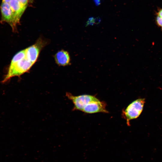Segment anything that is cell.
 I'll use <instances>...</instances> for the list:
<instances>
[{"mask_svg": "<svg viewBox=\"0 0 162 162\" xmlns=\"http://www.w3.org/2000/svg\"><path fill=\"white\" fill-rule=\"evenodd\" d=\"M9 4L13 13L14 24L16 28L17 25L20 22V18L26 8L21 5L18 0H11Z\"/></svg>", "mask_w": 162, "mask_h": 162, "instance_id": "8992f818", "label": "cell"}, {"mask_svg": "<svg viewBox=\"0 0 162 162\" xmlns=\"http://www.w3.org/2000/svg\"><path fill=\"white\" fill-rule=\"evenodd\" d=\"M95 20V19H94L93 18H90L88 21L87 24V25H92L94 23Z\"/></svg>", "mask_w": 162, "mask_h": 162, "instance_id": "8fae6325", "label": "cell"}, {"mask_svg": "<svg viewBox=\"0 0 162 162\" xmlns=\"http://www.w3.org/2000/svg\"><path fill=\"white\" fill-rule=\"evenodd\" d=\"M145 98H139L130 104L123 112L124 118L128 125H130V121L137 118L143 110L145 103Z\"/></svg>", "mask_w": 162, "mask_h": 162, "instance_id": "3957f363", "label": "cell"}, {"mask_svg": "<svg viewBox=\"0 0 162 162\" xmlns=\"http://www.w3.org/2000/svg\"><path fill=\"white\" fill-rule=\"evenodd\" d=\"M32 0H28L29 2H30L32 1Z\"/></svg>", "mask_w": 162, "mask_h": 162, "instance_id": "5bb4252c", "label": "cell"}, {"mask_svg": "<svg viewBox=\"0 0 162 162\" xmlns=\"http://www.w3.org/2000/svg\"><path fill=\"white\" fill-rule=\"evenodd\" d=\"M95 2L97 3V4L99 3V0H94Z\"/></svg>", "mask_w": 162, "mask_h": 162, "instance_id": "4fadbf2b", "label": "cell"}, {"mask_svg": "<svg viewBox=\"0 0 162 162\" xmlns=\"http://www.w3.org/2000/svg\"><path fill=\"white\" fill-rule=\"evenodd\" d=\"M11 0H2V2H4L9 3Z\"/></svg>", "mask_w": 162, "mask_h": 162, "instance_id": "7c38bea8", "label": "cell"}, {"mask_svg": "<svg viewBox=\"0 0 162 162\" xmlns=\"http://www.w3.org/2000/svg\"><path fill=\"white\" fill-rule=\"evenodd\" d=\"M1 22L8 23L11 26L13 30H15L13 14L9 3L2 2L1 5Z\"/></svg>", "mask_w": 162, "mask_h": 162, "instance_id": "5b68a950", "label": "cell"}, {"mask_svg": "<svg viewBox=\"0 0 162 162\" xmlns=\"http://www.w3.org/2000/svg\"><path fill=\"white\" fill-rule=\"evenodd\" d=\"M33 64L26 56L16 62H10L7 74L2 82H6L13 77L20 76L28 72Z\"/></svg>", "mask_w": 162, "mask_h": 162, "instance_id": "7a4b0ae2", "label": "cell"}, {"mask_svg": "<svg viewBox=\"0 0 162 162\" xmlns=\"http://www.w3.org/2000/svg\"><path fill=\"white\" fill-rule=\"evenodd\" d=\"M47 43L44 39L39 38L34 44L26 48V56L28 59L34 64L37 61L40 51Z\"/></svg>", "mask_w": 162, "mask_h": 162, "instance_id": "277c9868", "label": "cell"}, {"mask_svg": "<svg viewBox=\"0 0 162 162\" xmlns=\"http://www.w3.org/2000/svg\"><path fill=\"white\" fill-rule=\"evenodd\" d=\"M18 1L23 7L26 8L29 2L28 0H18Z\"/></svg>", "mask_w": 162, "mask_h": 162, "instance_id": "9c48e42d", "label": "cell"}, {"mask_svg": "<svg viewBox=\"0 0 162 162\" xmlns=\"http://www.w3.org/2000/svg\"><path fill=\"white\" fill-rule=\"evenodd\" d=\"M66 96L74 104L73 110H79L87 113H107L106 104L94 96L88 94L74 96L67 92Z\"/></svg>", "mask_w": 162, "mask_h": 162, "instance_id": "6da1fadb", "label": "cell"}, {"mask_svg": "<svg viewBox=\"0 0 162 162\" xmlns=\"http://www.w3.org/2000/svg\"><path fill=\"white\" fill-rule=\"evenodd\" d=\"M56 63L59 66H66L70 64V59L69 53L61 50L58 51L54 56Z\"/></svg>", "mask_w": 162, "mask_h": 162, "instance_id": "52a82bcc", "label": "cell"}, {"mask_svg": "<svg viewBox=\"0 0 162 162\" xmlns=\"http://www.w3.org/2000/svg\"><path fill=\"white\" fill-rule=\"evenodd\" d=\"M156 14V16L162 17V8L158 9Z\"/></svg>", "mask_w": 162, "mask_h": 162, "instance_id": "30bf717a", "label": "cell"}, {"mask_svg": "<svg viewBox=\"0 0 162 162\" xmlns=\"http://www.w3.org/2000/svg\"><path fill=\"white\" fill-rule=\"evenodd\" d=\"M155 21L157 26L162 29V17L156 16Z\"/></svg>", "mask_w": 162, "mask_h": 162, "instance_id": "ba28073f", "label": "cell"}]
</instances>
